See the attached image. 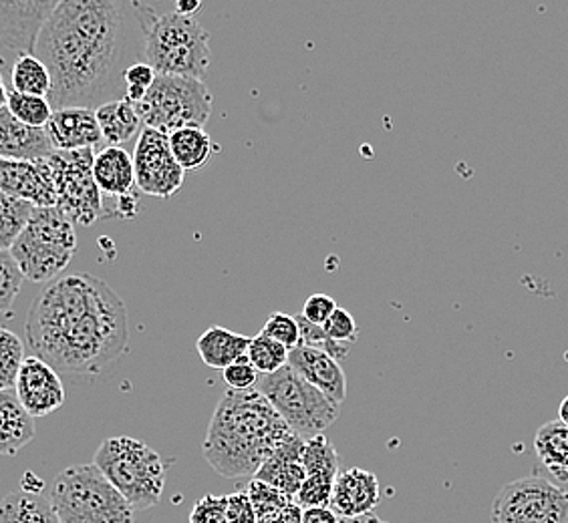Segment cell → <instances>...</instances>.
<instances>
[{
    "label": "cell",
    "mask_w": 568,
    "mask_h": 523,
    "mask_svg": "<svg viewBox=\"0 0 568 523\" xmlns=\"http://www.w3.org/2000/svg\"><path fill=\"white\" fill-rule=\"evenodd\" d=\"M170 145L174 152L175 162L184 167V172L200 170L210 164L212 155L219 152V145L212 142L204 127H186L170 135Z\"/></svg>",
    "instance_id": "27"
},
{
    "label": "cell",
    "mask_w": 568,
    "mask_h": 523,
    "mask_svg": "<svg viewBox=\"0 0 568 523\" xmlns=\"http://www.w3.org/2000/svg\"><path fill=\"white\" fill-rule=\"evenodd\" d=\"M55 0H0V69L2 83H11L12 66L34 55L44 24L57 9Z\"/></svg>",
    "instance_id": "12"
},
{
    "label": "cell",
    "mask_w": 568,
    "mask_h": 523,
    "mask_svg": "<svg viewBox=\"0 0 568 523\" xmlns=\"http://www.w3.org/2000/svg\"><path fill=\"white\" fill-rule=\"evenodd\" d=\"M44 130L55 152H98V145L105 142L103 131L99 127L98 113L85 107L55 111Z\"/></svg>",
    "instance_id": "17"
},
{
    "label": "cell",
    "mask_w": 568,
    "mask_h": 523,
    "mask_svg": "<svg viewBox=\"0 0 568 523\" xmlns=\"http://www.w3.org/2000/svg\"><path fill=\"white\" fill-rule=\"evenodd\" d=\"M343 523H387L383 522L382 517H377L375 513H369L365 517H357V520H343Z\"/></svg>",
    "instance_id": "47"
},
{
    "label": "cell",
    "mask_w": 568,
    "mask_h": 523,
    "mask_svg": "<svg viewBox=\"0 0 568 523\" xmlns=\"http://www.w3.org/2000/svg\"><path fill=\"white\" fill-rule=\"evenodd\" d=\"M382 502V488L377 475L367 469L353 468L341 471L335 481L331 510L341 520H357L373 513Z\"/></svg>",
    "instance_id": "16"
},
{
    "label": "cell",
    "mask_w": 568,
    "mask_h": 523,
    "mask_svg": "<svg viewBox=\"0 0 568 523\" xmlns=\"http://www.w3.org/2000/svg\"><path fill=\"white\" fill-rule=\"evenodd\" d=\"M0 93H2V105L11 111L12 117L21 121L24 125L44 130L49 121L53 117V105L47 98H33V95H22L12 89L0 83Z\"/></svg>",
    "instance_id": "29"
},
{
    "label": "cell",
    "mask_w": 568,
    "mask_h": 523,
    "mask_svg": "<svg viewBox=\"0 0 568 523\" xmlns=\"http://www.w3.org/2000/svg\"><path fill=\"white\" fill-rule=\"evenodd\" d=\"M295 435L258 389L224 391L210 419L204 459L222 478H254L266 459Z\"/></svg>",
    "instance_id": "3"
},
{
    "label": "cell",
    "mask_w": 568,
    "mask_h": 523,
    "mask_svg": "<svg viewBox=\"0 0 568 523\" xmlns=\"http://www.w3.org/2000/svg\"><path fill=\"white\" fill-rule=\"evenodd\" d=\"M14 391L19 394L24 409L33 414L34 419L55 413L67 399L65 387L57 369L39 359L37 355H31L24 360Z\"/></svg>",
    "instance_id": "14"
},
{
    "label": "cell",
    "mask_w": 568,
    "mask_h": 523,
    "mask_svg": "<svg viewBox=\"0 0 568 523\" xmlns=\"http://www.w3.org/2000/svg\"><path fill=\"white\" fill-rule=\"evenodd\" d=\"M55 152L47 130L24 125L0 105V155L12 162H41Z\"/></svg>",
    "instance_id": "18"
},
{
    "label": "cell",
    "mask_w": 568,
    "mask_h": 523,
    "mask_svg": "<svg viewBox=\"0 0 568 523\" xmlns=\"http://www.w3.org/2000/svg\"><path fill=\"white\" fill-rule=\"evenodd\" d=\"M295 318L296 322H298V328H301V347L323 350V352H327L333 359L337 360L349 357V345H341L337 340H333L325 332V328L308 322L303 315H296Z\"/></svg>",
    "instance_id": "36"
},
{
    "label": "cell",
    "mask_w": 568,
    "mask_h": 523,
    "mask_svg": "<svg viewBox=\"0 0 568 523\" xmlns=\"http://www.w3.org/2000/svg\"><path fill=\"white\" fill-rule=\"evenodd\" d=\"M93 463L135 510H148L162 500L168 465L158 451L142 441L110 437L99 445Z\"/></svg>",
    "instance_id": "6"
},
{
    "label": "cell",
    "mask_w": 568,
    "mask_h": 523,
    "mask_svg": "<svg viewBox=\"0 0 568 523\" xmlns=\"http://www.w3.org/2000/svg\"><path fill=\"white\" fill-rule=\"evenodd\" d=\"M155 79H158V73L148 63H138V65L130 66L128 73H125V88H128V98L125 99L133 105L142 103L145 95H148V91L153 88Z\"/></svg>",
    "instance_id": "38"
},
{
    "label": "cell",
    "mask_w": 568,
    "mask_h": 523,
    "mask_svg": "<svg viewBox=\"0 0 568 523\" xmlns=\"http://www.w3.org/2000/svg\"><path fill=\"white\" fill-rule=\"evenodd\" d=\"M49 500L61 523H135V507L95 463L61 471Z\"/></svg>",
    "instance_id": "5"
},
{
    "label": "cell",
    "mask_w": 568,
    "mask_h": 523,
    "mask_svg": "<svg viewBox=\"0 0 568 523\" xmlns=\"http://www.w3.org/2000/svg\"><path fill=\"white\" fill-rule=\"evenodd\" d=\"M266 337L274 338L276 342L284 345L286 349L293 350L301 347V328L295 317L284 315V312H273L268 320L264 322L263 330Z\"/></svg>",
    "instance_id": "37"
},
{
    "label": "cell",
    "mask_w": 568,
    "mask_h": 523,
    "mask_svg": "<svg viewBox=\"0 0 568 523\" xmlns=\"http://www.w3.org/2000/svg\"><path fill=\"white\" fill-rule=\"evenodd\" d=\"M210 34L196 17L153 11L145 24V63L158 75L204 79L210 66Z\"/></svg>",
    "instance_id": "4"
},
{
    "label": "cell",
    "mask_w": 568,
    "mask_h": 523,
    "mask_svg": "<svg viewBox=\"0 0 568 523\" xmlns=\"http://www.w3.org/2000/svg\"><path fill=\"white\" fill-rule=\"evenodd\" d=\"M190 523H229L226 495H204L190 513Z\"/></svg>",
    "instance_id": "39"
},
{
    "label": "cell",
    "mask_w": 568,
    "mask_h": 523,
    "mask_svg": "<svg viewBox=\"0 0 568 523\" xmlns=\"http://www.w3.org/2000/svg\"><path fill=\"white\" fill-rule=\"evenodd\" d=\"M93 177L103 196L118 197V199L133 196L138 187L133 155L125 152L123 147L105 145L103 150L95 153Z\"/></svg>",
    "instance_id": "21"
},
{
    "label": "cell",
    "mask_w": 568,
    "mask_h": 523,
    "mask_svg": "<svg viewBox=\"0 0 568 523\" xmlns=\"http://www.w3.org/2000/svg\"><path fill=\"white\" fill-rule=\"evenodd\" d=\"M256 389L305 441L323 435V431L339 419L341 404L305 381L291 367H284L283 371L274 375H261Z\"/></svg>",
    "instance_id": "8"
},
{
    "label": "cell",
    "mask_w": 568,
    "mask_h": 523,
    "mask_svg": "<svg viewBox=\"0 0 568 523\" xmlns=\"http://www.w3.org/2000/svg\"><path fill=\"white\" fill-rule=\"evenodd\" d=\"M222 379L226 382L230 391H251L256 389L261 372L252 365L248 355L244 359L234 362L226 371H222Z\"/></svg>",
    "instance_id": "40"
},
{
    "label": "cell",
    "mask_w": 568,
    "mask_h": 523,
    "mask_svg": "<svg viewBox=\"0 0 568 523\" xmlns=\"http://www.w3.org/2000/svg\"><path fill=\"white\" fill-rule=\"evenodd\" d=\"M0 523H61V520L51 500L39 493L14 491L2 500Z\"/></svg>",
    "instance_id": "26"
},
{
    "label": "cell",
    "mask_w": 568,
    "mask_h": 523,
    "mask_svg": "<svg viewBox=\"0 0 568 523\" xmlns=\"http://www.w3.org/2000/svg\"><path fill=\"white\" fill-rule=\"evenodd\" d=\"M558 419L568 425V394L562 399V403H560V409H558Z\"/></svg>",
    "instance_id": "48"
},
{
    "label": "cell",
    "mask_w": 568,
    "mask_h": 523,
    "mask_svg": "<svg viewBox=\"0 0 568 523\" xmlns=\"http://www.w3.org/2000/svg\"><path fill=\"white\" fill-rule=\"evenodd\" d=\"M133 165L138 189L145 196L172 197L184 186V167L175 162L170 135L162 131L143 127L135 150Z\"/></svg>",
    "instance_id": "13"
},
{
    "label": "cell",
    "mask_w": 568,
    "mask_h": 523,
    "mask_svg": "<svg viewBox=\"0 0 568 523\" xmlns=\"http://www.w3.org/2000/svg\"><path fill=\"white\" fill-rule=\"evenodd\" d=\"M303 523H343L331 507H311L303 510Z\"/></svg>",
    "instance_id": "44"
},
{
    "label": "cell",
    "mask_w": 568,
    "mask_h": 523,
    "mask_svg": "<svg viewBox=\"0 0 568 523\" xmlns=\"http://www.w3.org/2000/svg\"><path fill=\"white\" fill-rule=\"evenodd\" d=\"M535 449L540 463L557 481H568V425L560 419L545 423L536 431Z\"/></svg>",
    "instance_id": "25"
},
{
    "label": "cell",
    "mask_w": 568,
    "mask_h": 523,
    "mask_svg": "<svg viewBox=\"0 0 568 523\" xmlns=\"http://www.w3.org/2000/svg\"><path fill=\"white\" fill-rule=\"evenodd\" d=\"M251 337L232 332L224 327H210L197 338L196 350L204 365L216 371H226L234 362L248 355Z\"/></svg>",
    "instance_id": "23"
},
{
    "label": "cell",
    "mask_w": 568,
    "mask_h": 523,
    "mask_svg": "<svg viewBox=\"0 0 568 523\" xmlns=\"http://www.w3.org/2000/svg\"><path fill=\"white\" fill-rule=\"evenodd\" d=\"M153 9L121 0H63L44 24L37 57L53 76V110L128 98L125 73L145 63V24Z\"/></svg>",
    "instance_id": "1"
},
{
    "label": "cell",
    "mask_w": 568,
    "mask_h": 523,
    "mask_svg": "<svg viewBox=\"0 0 568 523\" xmlns=\"http://www.w3.org/2000/svg\"><path fill=\"white\" fill-rule=\"evenodd\" d=\"M95 153V150L53 152L47 157L55 180L57 207L75 226L85 228L108 216L103 212V194L93 177Z\"/></svg>",
    "instance_id": "10"
},
{
    "label": "cell",
    "mask_w": 568,
    "mask_h": 523,
    "mask_svg": "<svg viewBox=\"0 0 568 523\" xmlns=\"http://www.w3.org/2000/svg\"><path fill=\"white\" fill-rule=\"evenodd\" d=\"M246 493L252 500V505L258 515V523L273 522L284 507H288L293 500H288L284 493L274 490L273 485L264 483V481L254 480L252 478L246 485Z\"/></svg>",
    "instance_id": "34"
},
{
    "label": "cell",
    "mask_w": 568,
    "mask_h": 523,
    "mask_svg": "<svg viewBox=\"0 0 568 523\" xmlns=\"http://www.w3.org/2000/svg\"><path fill=\"white\" fill-rule=\"evenodd\" d=\"M34 439V417L17 391H0V453L12 458Z\"/></svg>",
    "instance_id": "22"
},
{
    "label": "cell",
    "mask_w": 568,
    "mask_h": 523,
    "mask_svg": "<svg viewBox=\"0 0 568 523\" xmlns=\"http://www.w3.org/2000/svg\"><path fill=\"white\" fill-rule=\"evenodd\" d=\"M305 443V439L296 433L291 439H286L283 445L266 459V463L258 469L254 480L273 485L274 490L281 491L288 500L295 502L306 480L305 463H303Z\"/></svg>",
    "instance_id": "20"
},
{
    "label": "cell",
    "mask_w": 568,
    "mask_h": 523,
    "mask_svg": "<svg viewBox=\"0 0 568 523\" xmlns=\"http://www.w3.org/2000/svg\"><path fill=\"white\" fill-rule=\"evenodd\" d=\"M288 367L298 372L305 381L315 384L318 391L325 392L333 401L343 403L347 397V377L337 359H333L323 350L311 347H296L291 350Z\"/></svg>",
    "instance_id": "19"
},
{
    "label": "cell",
    "mask_w": 568,
    "mask_h": 523,
    "mask_svg": "<svg viewBox=\"0 0 568 523\" xmlns=\"http://www.w3.org/2000/svg\"><path fill=\"white\" fill-rule=\"evenodd\" d=\"M24 345L9 328L0 330V389L14 391L17 379L24 365Z\"/></svg>",
    "instance_id": "33"
},
{
    "label": "cell",
    "mask_w": 568,
    "mask_h": 523,
    "mask_svg": "<svg viewBox=\"0 0 568 523\" xmlns=\"http://www.w3.org/2000/svg\"><path fill=\"white\" fill-rule=\"evenodd\" d=\"M229 500V523H258V515L246 490L226 495Z\"/></svg>",
    "instance_id": "43"
},
{
    "label": "cell",
    "mask_w": 568,
    "mask_h": 523,
    "mask_svg": "<svg viewBox=\"0 0 568 523\" xmlns=\"http://www.w3.org/2000/svg\"><path fill=\"white\" fill-rule=\"evenodd\" d=\"M34 355L57 371L99 375L128 352V310L110 284L67 274L47 284L27 317Z\"/></svg>",
    "instance_id": "2"
},
{
    "label": "cell",
    "mask_w": 568,
    "mask_h": 523,
    "mask_svg": "<svg viewBox=\"0 0 568 523\" xmlns=\"http://www.w3.org/2000/svg\"><path fill=\"white\" fill-rule=\"evenodd\" d=\"M337 300L335 298H331L327 295H313L308 296L305 300V305H303V317L308 320V322H313V325H317V327H325L331 317L337 312Z\"/></svg>",
    "instance_id": "42"
},
{
    "label": "cell",
    "mask_w": 568,
    "mask_h": 523,
    "mask_svg": "<svg viewBox=\"0 0 568 523\" xmlns=\"http://www.w3.org/2000/svg\"><path fill=\"white\" fill-rule=\"evenodd\" d=\"M493 523H568V491L540 475L506 483L493 502Z\"/></svg>",
    "instance_id": "11"
},
{
    "label": "cell",
    "mask_w": 568,
    "mask_h": 523,
    "mask_svg": "<svg viewBox=\"0 0 568 523\" xmlns=\"http://www.w3.org/2000/svg\"><path fill=\"white\" fill-rule=\"evenodd\" d=\"M37 206L19 197L0 194V248L11 250L22 232L29 228Z\"/></svg>",
    "instance_id": "30"
},
{
    "label": "cell",
    "mask_w": 568,
    "mask_h": 523,
    "mask_svg": "<svg viewBox=\"0 0 568 523\" xmlns=\"http://www.w3.org/2000/svg\"><path fill=\"white\" fill-rule=\"evenodd\" d=\"M2 194L31 202L37 207H57L55 180L47 160L41 162H0Z\"/></svg>",
    "instance_id": "15"
},
{
    "label": "cell",
    "mask_w": 568,
    "mask_h": 523,
    "mask_svg": "<svg viewBox=\"0 0 568 523\" xmlns=\"http://www.w3.org/2000/svg\"><path fill=\"white\" fill-rule=\"evenodd\" d=\"M325 332L333 340H337L341 345H353L359 338V327L355 322V318L351 317L345 308H337V312L331 317L325 325Z\"/></svg>",
    "instance_id": "41"
},
{
    "label": "cell",
    "mask_w": 568,
    "mask_h": 523,
    "mask_svg": "<svg viewBox=\"0 0 568 523\" xmlns=\"http://www.w3.org/2000/svg\"><path fill=\"white\" fill-rule=\"evenodd\" d=\"M214 98L200 79L158 75L153 88L135 110L143 127L172 135L186 127H204L212 115Z\"/></svg>",
    "instance_id": "9"
},
{
    "label": "cell",
    "mask_w": 568,
    "mask_h": 523,
    "mask_svg": "<svg viewBox=\"0 0 568 523\" xmlns=\"http://www.w3.org/2000/svg\"><path fill=\"white\" fill-rule=\"evenodd\" d=\"M11 89L22 95L49 99L53 91V76L39 57H22L17 61V65L12 66Z\"/></svg>",
    "instance_id": "28"
},
{
    "label": "cell",
    "mask_w": 568,
    "mask_h": 523,
    "mask_svg": "<svg viewBox=\"0 0 568 523\" xmlns=\"http://www.w3.org/2000/svg\"><path fill=\"white\" fill-rule=\"evenodd\" d=\"M268 523H303V507L293 502Z\"/></svg>",
    "instance_id": "45"
},
{
    "label": "cell",
    "mask_w": 568,
    "mask_h": 523,
    "mask_svg": "<svg viewBox=\"0 0 568 523\" xmlns=\"http://www.w3.org/2000/svg\"><path fill=\"white\" fill-rule=\"evenodd\" d=\"M303 463H305L306 478L308 475L333 478V480L339 478V453L325 435L306 441L305 449H303Z\"/></svg>",
    "instance_id": "31"
},
{
    "label": "cell",
    "mask_w": 568,
    "mask_h": 523,
    "mask_svg": "<svg viewBox=\"0 0 568 523\" xmlns=\"http://www.w3.org/2000/svg\"><path fill=\"white\" fill-rule=\"evenodd\" d=\"M77 250L75 224L59 207H37L11 254L27 280L53 283Z\"/></svg>",
    "instance_id": "7"
},
{
    "label": "cell",
    "mask_w": 568,
    "mask_h": 523,
    "mask_svg": "<svg viewBox=\"0 0 568 523\" xmlns=\"http://www.w3.org/2000/svg\"><path fill=\"white\" fill-rule=\"evenodd\" d=\"M24 274L9 250L0 252V310L4 317H11L12 302L21 293Z\"/></svg>",
    "instance_id": "35"
},
{
    "label": "cell",
    "mask_w": 568,
    "mask_h": 523,
    "mask_svg": "<svg viewBox=\"0 0 568 523\" xmlns=\"http://www.w3.org/2000/svg\"><path fill=\"white\" fill-rule=\"evenodd\" d=\"M95 113L99 127L103 131V140L113 147H121V143L130 142L143 131L142 117L128 99L105 103Z\"/></svg>",
    "instance_id": "24"
},
{
    "label": "cell",
    "mask_w": 568,
    "mask_h": 523,
    "mask_svg": "<svg viewBox=\"0 0 568 523\" xmlns=\"http://www.w3.org/2000/svg\"><path fill=\"white\" fill-rule=\"evenodd\" d=\"M200 7H202L200 0H194V2L178 0V2H175V12H180V14H184V17H194V14L200 11Z\"/></svg>",
    "instance_id": "46"
},
{
    "label": "cell",
    "mask_w": 568,
    "mask_h": 523,
    "mask_svg": "<svg viewBox=\"0 0 568 523\" xmlns=\"http://www.w3.org/2000/svg\"><path fill=\"white\" fill-rule=\"evenodd\" d=\"M288 357H291V350L281 342H276L274 338L266 337L263 332L251 338L248 359L261 375L283 371L284 367H288Z\"/></svg>",
    "instance_id": "32"
}]
</instances>
